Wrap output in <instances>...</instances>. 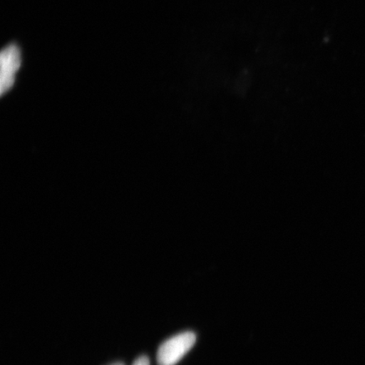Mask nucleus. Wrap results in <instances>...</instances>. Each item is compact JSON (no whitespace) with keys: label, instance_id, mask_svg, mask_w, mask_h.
<instances>
[{"label":"nucleus","instance_id":"f257e3e1","mask_svg":"<svg viewBox=\"0 0 365 365\" xmlns=\"http://www.w3.org/2000/svg\"><path fill=\"white\" fill-rule=\"evenodd\" d=\"M196 335L192 331L180 333L164 341L157 354L158 365H175L193 348Z\"/></svg>","mask_w":365,"mask_h":365},{"label":"nucleus","instance_id":"20e7f679","mask_svg":"<svg viewBox=\"0 0 365 365\" xmlns=\"http://www.w3.org/2000/svg\"><path fill=\"white\" fill-rule=\"evenodd\" d=\"M111 365H125L124 364H122V363H114Z\"/></svg>","mask_w":365,"mask_h":365},{"label":"nucleus","instance_id":"7ed1b4c3","mask_svg":"<svg viewBox=\"0 0 365 365\" xmlns=\"http://www.w3.org/2000/svg\"><path fill=\"white\" fill-rule=\"evenodd\" d=\"M132 365H150V360L147 356H140L135 360Z\"/></svg>","mask_w":365,"mask_h":365},{"label":"nucleus","instance_id":"f03ea898","mask_svg":"<svg viewBox=\"0 0 365 365\" xmlns=\"http://www.w3.org/2000/svg\"><path fill=\"white\" fill-rule=\"evenodd\" d=\"M21 63V51L17 45L11 44L4 48L0 56V65H1L0 91L2 95L7 93L15 83V76L20 68Z\"/></svg>","mask_w":365,"mask_h":365}]
</instances>
